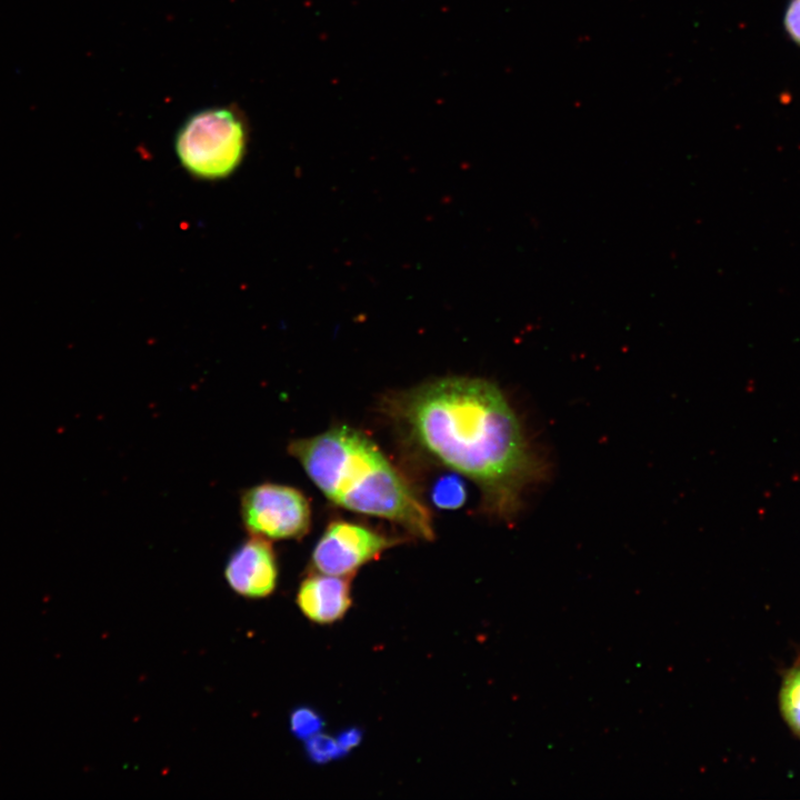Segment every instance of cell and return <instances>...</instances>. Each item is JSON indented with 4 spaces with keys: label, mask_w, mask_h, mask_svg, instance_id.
<instances>
[{
    "label": "cell",
    "mask_w": 800,
    "mask_h": 800,
    "mask_svg": "<svg viewBox=\"0 0 800 800\" xmlns=\"http://www.w3.org/2000/svg\"><path fill=\"white\" fill-rule=\"evenodd\" d=\"M324 720L316 710L308 707L294 709L289 718L291 733L301 740H307L324 728Z\"/></svg>",
    "instance_id": "10"
},
{
    "label": "cell",
    "mask_w": 800,
    "mask_h": 800,
    "mask_svg": "<svg viewBox=\"0 0 800 800\" xmlns=\"http://www.w3.org/2000/svg\"><path fill=\"white\" fill-rule=\"evenodd\" d=\"M288 452L333 503L392 521L432 540V518L403 476L366 434L348 426L292 440Z\"/></svg>",
    "instance_id": "2"
},
{
    "label": "cell",
    "mask_w": 800,
    "mask_h": 800,
    "mask_svg": "<svg viewBox=\"0 0 800 800\" xmlns=\"http://www.w3.org/2000/svg\"><path fill=\"white\" fill-rule=\"evenodd\" d=\"M247 143L248 130L241 117L230 108L214 107L197 111L182 123L174 149L192 177L220 180L239 168Z\"/></svg>",
    "instance_id": "3"
},
{
    "label": "cell",
    "mask_w": 800,
    "mask_h": 800,
    "mask_svg": "<svg viewBox=\"0 0 800 800\" xmlns=\"http://www.w3.org/2000/svg\"><path fill=\"white\" fill-rule=\"evenodd\" d=\"M780 704L786 721L800 736V667L786 677Z\"/></svg>",
    "instance_id": "8"
},
{
    "label": "cell",
    "mask_w": 800,
    "mask_h": 800,
    "mask_svg": "<svg viewBox=\"0 0 800 800\" xmlns=\"http://www.w3.org/2000/svg\"><path fill=\"white\" fill-rule=\"evenodd\" d=\"M240 516L251 536L266 539H300L311 524L306 496L297 488L271 482L241 492Z\"/></svg>",
    "instance_id": "4"
},
{
    "label": "cell",
    "mask_w": 800,
    "mask_h": 800,
    "mask_svg": "<svg viewBox=\"0 0 800 800\" xmlns=\"http://www.w3.org/2000/svg\"><path fill=\"white\" fill-rule=\"evenodd\" d=\"M431 496L438 508L457 509L466 500V490L459 478L444 476L434 483Z\"/></svg>",
    "instance_id": "9"
},
{
    "label": "cell",
    "mask_w": 800,
    "mask_h": 800,
    "mask_svg": "<svg viewBox=\"0 0 800 800\" xmlns=\"http://www.w3.org/2000/svg\"><path fill=\"white\" fill-rule=\"evenodd\" d=\"M784 26L791 38L800 44V0H791L786 12Z\"/></svg>",
    "instance_id": "12"
},
{
    "label": "cell",
    "mask_w": 800,
    "mask_h": 800,
    "mask_svg": "<svg viewBox=\"0 0 800 800\" xmlns=\"http://www.w3.org/2000/svg\"><path fill=\"white\" fill-rule=\"evenodd\" d=\"M349 577L313 572L297 591L296 602L310 621L329 624L340 620L351 607Z\"/></svg>",
    "instance_id": "7"
},
{
    "label": "cell",
    "mask_w": 800,
    "mask_h": 800,
    "mask_svg": "<svg viewBox=\"0 0 800 800\" xmlns=\"http://www.w3.org/2000/svg\"><path fill=\"white\" fill-rule=\"evenodd\" d=\"M363 738V732L358 728H348L337 736L338 744L347 756L351 750L357 748Z\"/></svg>",
    "instance_id": "13"
},
{
    "label": "cell",
    "mask_w": 800,
    "mask_h": 800,
    "mask_svg": "<svg viewBox=\"0 0 800 800\" xmlns=\"http://www.w3.org/2000/svg\"><path fill=\"white\" fill-rule=\"evenodd\" d=\"M304 752L309 760L317 764H326L346 756L337 739L323 733L307 739Z\"/></svg>",
    "instance_id": "11"
},
{
    "label": "cell",
    "mask_w": 800,
    "mask_h": 800,
    "mask_svg": "<svg viewBox=\"0 0 800 800\" xmlns=\"http://www.w3.org/2000/svg\"><path fill=\"white\" fill-rule=\"evenodd\" d=\"M229 587L246 598H266L278 582V562L271 543L262 537L251 536L229 557L224 567Z\"/></svg>",
    "instance_id": "6"
},
{
    "label": "cell",
    "mask_w": 800,
    "mask_h": 800,
    "mask_svg": "<svg viewBox=\"0 0 800 800\" xmlns=\"http://www.w3.org/2000/svg\"><path fill=\"white\" fill-rule=\"evenodd\" d=\"M388 411L424 452L472 480L500 519H513L524 491L542 477L517 414L490 381L437 379L399 393Z\"/></svg>",
    "instance_id": "1"
},
{
    "label": "cell",
    "mask_w": 800,
    "mask_h": 800,
    "mask_svg": "<svg viewBox=\"0 0 800 800\" xmlns=\"http://www.w3.org/2000/svg\"><path fill=\"white\" fill-rule=\"evenodd\" d=\"M398 542L364 526L337 520L328 524L317 542L312 566L321 573L350 577Z\"/></svg>",
    "instance_id": "5"
}]
</instances>
